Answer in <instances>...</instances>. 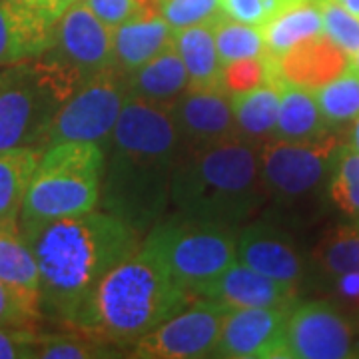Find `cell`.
Segmentation results:
<instances>
[{"label":"cell","instance_id":"cell-15","mask_svg":"<svg viewBox=\"0 0 359 359\" xmlns=\"http://www.w3.org/2000/svg\"><path fill=\"white\" fill-rule=\"evenodd\" d=\"M236 259L294 290L306 278V264L294 238L271 222H248L238 231Z\"/></svg>","mask_w":359,"mask_h":359},{"label":"cell","instance_id":"cell-33","mask_svg":"<svg viewBox=\"0 0 359 359\" xmlns=\"http://www.w3.org/2000/svg\"><path fill=\"white\" fill-rule=\"evenodd\" d=\"M42 318L40 299L0 280V327H34Z\"/></svg>","mask_w":359,"mask_h":359},{"label":"cell","instance_id":"cell-36","mask_svg":"<svg viewBox=\"0 0 359 359\" xmlns=\"http://www.w3.org/2000/svg\"><path fill=\"white\" fill-rule=\"evenodd\" d=\"M110 30L138 16L160 14V0H82Z\"/></svg>","mask_w":359,"mask_h":359},{"label":"cell","instance_id":"cell-39","mask_svg":"<svg viewBox=\"0 0 359 359\" xmlns=\"http://www.w3.org/2000/svg\"><path fill=\"white\" fill-rule=\"evenodd\" d=\"M6 2H13V4H18V6L30 8L34 13L50 18L52 22H58V18L68 8V4H65L62 0H6Z\"/></svg>","mask_w":359,"mask_h":359},{"label":"cell","instance_id":"cell-12","mask_svg":"<svg viewBox=\"0 0 359 359\" xmlns=\"http://www.w3.org/2000/svg\"><path fill=\"white\" fill-rule=\"evenodd\" d=\"M351 355H355L351 325L334 306L308 302L290 308L283 358L346 359Z\"/></svg>","mask_w":359,"mask_h":359},{"label":"cell","instance_id":"cell-16","mask_svg":"<svg viewBox=\"0 0 359 359\" xmlns=\"http://www.w3.org/2000/svg\"><path fill=\"white\" fill-rule=\"evenodd\" d=\"M297 290L240 264H230L198 292L196 299H210L226 308H290Z\"/></svg>","mask_w":359,"mask_h":359},{"label":"cell","instance_id":"cell-29","mask_svg":"<svg viewBox=\"0 0 359 359\" xmlns=\"http://www.w3.org/2000/svg\"><path fill=\"white\" fill-rule=\"evenodd\" d=\"M216 50L222 66H228L245 58H257L266 52L264 34L259 26L245 25L222 14L212 25Z\"/></svg>","mask_w":359,"mask_h":359},{"label":"cell","instance_id":"cell-32","mask_svg":"<svg viewBox=\"0 0 359 359\" xmlns=\"http://www.w3.org/2000/svg\"><path fill=\"white\" fill-rule=\"evenodd\" d=\"M160 14L176 34L190 26H212L224 13L219 0H160Z\"/></svg>","mask_w":359,"mask_h":359},{"label":"cell","instance_id":"cell-30","mask_svg":"<svg viewBox=\"0 0 359 359\" xmlns=\"http://www.w3.org/2000/svg\"><path fill=\"white\" fill-rule=\"evenodd\" d=\"M330 200L339 212L359 224V154L341 146L327 184Z\"/></svg>","mask_w":359,"mask_h":359},{"label":"cell","instance_id":"cell-37","mask_svg":"<svg viewBox=\"0 0 359 359\" xmlns=\"http://www.w3.org/2000/svg\"><path fill=\"white\" fill-rule=\"evenodd\" d=\"M268 84V66L264 54L257 58H245L224 66V88L230 94L245 92Z\"/></svg>","mask_w":359,"mask_h":359},{"label":"cell","instance_id":"cell-4","mask_svg":"<svg viewBox=\"0 0 359 359\" xmlns=\"http://www.w3.org/2000/svg\"><path fill=\"white\" fill-rule=\"evenodd\" d=\"M194 299L158 257L140 248L100 282L72 330L110 346H134Z\"/></svg>","mask_w":359,"mask_h":359},{"label":"cell","instance_id":"cell-31","mask_svg":"<svg viewBox=\"0 0 359 359\" xmlns=\"http://www.w3.org/2000/svg\"><path fill=\"white\" fill-rule=\"evenodd\" d=\"M108 341L96 335L68 330L66 334H40L39 358L42 359H88L108 358Z\"/></svg>","mask_w":359,"mask_h":359},{"label":"cell","instance_id":"cell-22","mask_svg":"<svg viewBox=\"0 0 359 359\" xmlns=\"http://www.w3.org/2000/svg\"><path fill=\"white\" fill-rule=\"evenodd\" d=\"M42 154L44 150L30 146L0 150V230L18 228L26 192Z\"/></svg>","mask_w":359,"mask_h":359},{"label":"cell","instance_id":"cell-41","mask_svg":"<svg viewBox=\"0 0 359 359\" xmlns=\"http://www.w3.org/2000/svg\"><path fill=\"white\" fill-rule=\"evenodd\" d=\"M334 2H337L339 6H344L346 11L359 18V0H334Z\"/></svg>","mask_w":359,"mask_h":359},{"label":"cell","instance_id":"cell-6","mask_svg":"<svg viewBox=\"0 0 359 359\" xmlns=\"http://www.w3.org/2000/svg\"><path fill=\"white\" fill-rule=\"evenodd\" d=\"M236 230L172 212L144 236L142 248L196 297L205 283L236 262Z\"/></svg>","mask_w":359,"mask_h":359},{"label":"cell","instance_id":"cell-18","mask_svg":"<svg viewBox=\"0 0 359 359\" xmlns=\"http://www.w3.org/2000/svg\"><path fill=\"white\" fill-rule=\"evenodd\" d=\"M56 22L30 8L0 0V66L40 56L48 48Z\"/></svg>","mask_w":359,"mask_h":359},{"label":"cell","instance_id":"cell-26","mask_svg":"<svg viewBox=\"0 0 359 359\" xmlns=\"http://www.w3.org/2000/svg\"><path fill=\"white\" fill-rule=\"evenodd\" d=\"M0 280L40 299L39 262L18 228L0 230Z\"/></svg>","mask_w":359,"mask_h":359},{"label":"cell","instance_id":"cell-10","mask_svg":"<svg viewBox=\"0 0 359 359\" xmlns=\"http://www.w3.org/2000/svg\"><path fill=\"white\" fill-rule=\"evenodd\" d=\"M128 100L126 78L108 70L68 98L52 122L46 148L60 142H92L106 146Z\"/></svg>","mask_w":359,"mask_h":359},{"label":"cell","instance_id":"cell-17","mask_svg":"<svg viewBox=\"0 0 359 359\" xmlns=\"http://www.w3.org/2000/svg\"><path fill=\"white\" fill-rule=\"evenodd\" d=\"M283 82L316 90L339 76L349 65V56L327 39L325 32L295 44L294 48L276 56Z\"/></svg>","mask_w":359,"mask_h":359},{"label":"cell","instance_id":"cell-27","mask_svg":"<svg viewBox=\"0 0 359 359\" xmlns=\"http://www.w3.org/2000/svg\"><path fill=\"white\" fill-rule=\"evenodd\" d=\"M311 262L318 273L334 282L347 273H359V224L341 226L323 236Z\"/></svg>","mask_w":359,"mask_h":359},{"label":"cell","instance_id":"cell-28","mask_svg":"<svg viewBox=\"0 0 359 359\" xmlns=\"http://www.w3.org/2000/svg\"><path fill=\"white\" fill-rule=\"evenodd\" d=\"M311 92L332 130L344 128L359 116V74L349 66L339 76Z\"/></svg>","mask_w":359,"mask_h":359},{"label":"cell","instance_id":"cell-3","mask_svg":"<svg viewBox=\"0 0 359 359\" xmlns=\"http://www.w3.org/2000/svg\"><path fill=\"white\" fill-rule=\"evenodd\" d=\"M268 202L259 148L240 136L196 152H182L172 172L170 205L188 218L236 230Z\"/></svg>","mask_w":359,"mask_h":359},{"label":"cell","instance_id":"cell-35","mask_svg":"<svg viewBox=\"0 0 359 359\" xmlns=\"http://www.w3.org/2000/svg\"><path fill=\"white\" fill-rule=\"evenodd\" d=\"M304 2L308 0H219L222 13L226 16L259 28L271 18H276L278 14Z\"/></svg>","mask_w":359,"mask_h":359},{"label":"cell","instance_id":"cell-23","mask_svg":"<svg viewBox=\"0 0 359 359\" xmlns=\"http://www.w3.org/2000/svg\"><path fill=\"white\" fill-rule=\"evenodd\" d=\"M332 132L334 130L327 126L313 92L283 82L280 86V114L273 140H318Z\"/></svg>","mask_w":359,"mask_h":359},{"label":"cell","instance_id":"cell-7","mask_svg":"<svg viewBox=\"0 0 359 359\" xmlns=\"http://www.w3.org/2000/svg\"><path fill=\"white\" fill-rule=\"evenodd\" d=\"M68 98L39 58L0 66V150H46L52 122Z\"/></svg>","mask_w":359,"mask_h":359},{"label":"cell","instance_id":"cell-34","mask_svg":"<svg viewBox=\"0 0 359 359\" xmlns=\"http://www.w3.org/2000/svg\"><path fill=\"white\" fill-rule=\"evenodd\" d=\"M323 32L347 56L359 50V18L334 0H320Z\"/></svg>","mask_w":359,"mask_h":359},{"label":"cell","instance_id":"cell-5","mask_svg":"<svg viewBox=\"0 0 359 359\" xmlns=\"http://www.w3.org/2000/svg\"><path fill=\"white\" fill-rule=\"evenodd\" d=\"M104 148L92 142H60L44 150L30 180L18 230L82 216L98 208L102 192Z\"/></svg>","mask_w":359,"mask_h":359},{"label":"cell","instance_id":"cell-9","mask_svg":"<svg viewBox=\"0 0 359 359\" xmlns=\"http://www.w3.org/2000/svg\"><path fill=\"white\" fill-rule=\"evenodd\" d=\"M344 142L332 132L308 142L269 140L259 148V168L268 202L290 208L327 188Z\"/></svg>","mask_w":359,"mask_h":359},{"label":"cell","instance_id":"cell-13","mask_svg":"<svg viewBox=\"0 0 359 359\" xmlns=\"http://www.w3.org/2000/svg\"><path fill=\"white\" fill-rule=\"evenodd\" d=\"M290 308L230 309L214 358L283 359Z\"/></svg>","mask_w":359,"mask_h":359},{"label":"cell","instance_id":"cell-1","mask_svg":"<svg viewBox=\"0 0 359 359\" xmlns=\"http://www.w3.org/2000/svg\"><path fill=\"white\" fill-rule=\"evenodd\" d=\"M40 269L42 316L76 325L104 278L142 248L140 236L112 214L92 210L20 231Z\"/></svg>","mask_w":359,"mask_h":359},{"label":"cell","instance_id":"cell-8","mask_svg":"<svg viewBox=\"0 0 359 359\" xmlns=\"http://www.w3.org/2000/svg\"><path fill=\"white\" fill-rule=\"evenodd\" d=\"M36 58L72 98L90 80L114 70L112 30L80 0L58 18L48 48Z\"/></svg>","mask_w":359,"mask_h":359},{"label":"cell","instance_id":"cell-14","mask_svg":"<svg viewBox=\"0 0 359 359\" xmlns=\"http://www.w3.org/2000/svg\"><path fill=\"white\" fill-rule=\"evenodd\" d=\"M168 110L178 132L182 152L204 150L238 136L228 90L188 88Z\"/></svg>","mask_w":359,"mask_h":359},{"label":"cell","instance_id":"cell-2","mask_svg":"<svg viewBox=\"0 0 359 359\" xmlns=\"http://www.w3.org/2000/svg\"><path fill=\"white\" fill-rule=\"evenodd\" d=\"M180 154L178 132L166 106L128 98L104 146L102 212L146 236L168 214Z\"/></svg>","mask_w":359,"mask_h":359},{"label":"cell","instance_id":"cell-20","mask_svg":"<svg viewBox=\"0 0 359 359\" xmlns=\"http://www.w3.org/2000/svg\"><path fill=\"white\" fill-rule=\"evenodd\" d=\"M128 98L172 106L180 96L190 88L188 70L180 56L178 48L172 44L166 50L160 52L148 65L138 68L126 78Z\"/></svg>","mask_w":359,"mask_h":359},{"label":"cell","instance_id":"cell-42","mask_svg":"<svg viewBox=\"0 0 359 359\" xmlns=\"http://www.w3.org/2000/svg\"><path fill=\"white\" fill-rule=\"evenodd\" d=\"M349 68H351V70H355V72H358L359 74V50L355 52V54H351V56H349Z\"/></svg>","mask_w":359,"mask_h":359},{"label":"cell","instance_id":"cell-11","mask_svg":"<svg viewBox=\"0 0 359 359\" xmlns=\"http://www.w3.org/2000/svg\"><path fill=\"white\" fill-rule=\"evenodd\" d=\"M228 311L230 308L216 302L194 299L188 308L140 337L132 346V355L146 359L214 358Z\"/></svg>","mask_w":359,"mask_h":359},{"label":"cell","instance_id":"cell-21","mask_svg":"<svg viewBox=\"0 0 359 359\" xmlns=\"http://www.w3.org/2000/svg\"><path fill=\"white\" fill-rule=\"evenodd\" d=\"M236 132L242 140L262 148L273 140L280 114V86L264 84L230 94Z\"/></svg>","mask_w":359,"mask_h":359},{"label":"cell","instance_id":"cell-24","mask_svg":"<svg viewBox=\"0 0 359 359\" xmlns=\"http://www.w3.org/2000/svg\"><path fill=\"white\" fill-rule=\"evenodd\" d=\"M174 46L188 70L190 88H224V66L219 62L212 26H190L180 30L174 34Z\"/></svg>","mask_w":359,"mask_h":359},{"label":"cell","instance_id":"cell-25","mask_svg":"<svg viewBox=\"0 0 359 359\" xmlns=\"http://www.w3.org/2000/svg\"><path fill=\"white\" fill-rule=\"evenodd\" d=\"M323 32L320 0H308L278 14L269 22L262 26L266 52L273 56H282L283 52L294 48L304 40L318 36Z\"/></svg>","mask_w":359,"mask_h":359},{"label":"cell","instance_id":"cell-43","mask_svg":"<svg viewBox=\"0 0 359 359\" xmlns=\"http://www.w3.org/2000/svg\"><path fill=\"white\" fill-rule=\"evenodd\" d=\"M62 2H65V4H68V6H70V4H74V2H80V0H62Z\"/></svg>","mask_w":359,"mask_h":359},{"label":"cell","instance_id":"cell-19","mask_svg":"<svg viewBox=\"0 0 359 359\" xmlns=\"http://www.w3.org/2000/svg\"><path fill=\"white\" fill-rule=\"evenodd\" d=\"M114 39V70L128 78L148 65L160 52L174 44V30L162 14L138 16L112 30Z\"/></svg>","mask_w":359,"mask_h":359},{"label":"cell","instance_id":"cell-38","mask_svg":"<svg viewBox=\"0 0 359 359\" xmlns=\"http://www.w3.org/2000/svg\"><path fill=\"white\" fill-rule=\"evenodd\" d=\"M40 334L34 327H0V359L39 358Z\"/></svg>","mask_w":359,"mask_h":359},{"label":"cell","instance_id":"cell-40","mask_svg":"<svg viewBox=\"0 0 359 359\" xmlns=\"http://www.w3.org/2000/svg\"><path fill=\"white\" fill-rule=\"evenodd\" d=\"M349 150H353L355 154H359V116L351 122V128H349V134H347V140L344 142Z\"/></svg>","mask_w":359,"mask_h":359}]
</instances>
